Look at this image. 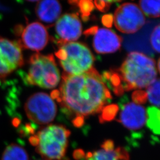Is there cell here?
I'll list each match as a JSON object with an SVG mask.
<instances>
[{
	"instance_id": "cell-1",
	"label": "cell",
	"mask_w": 160,
	"mask_h": 160,
	"mask_svg": "<svg viewBox=\"0 0 160 160\" xmlns=\"http://www.w3.org/2000/svg\"><path fill=\"white\" fill-rule=\"evenodd\" d=\"M51 96L78 127L85 118L102 110L112 99L102 76L93 67L81 74L63 73L59 88L52 92Z\"/></svg>"
},
{
	"instance_id": "cell-2",
	"label": "cell",
	"mask_w": 160,
	"mask_h": 160,
	"mask_svg": "<svg viewBox=\"0 0 160 160\" xmlns=\"http://www.w3.org/2000/svg\"><path fill=\"white\" fill-rule=\"evenodd\" d=\"M116 71L123 92L147 87L157 75L154 60L138 52L128 54L120 68Z\"/></svg>"
},
{
	"instance_id": "cell-3",
	"label": "cell",
	"mask_w": 160,
	"mask_h": 160,
	"mask_svg": "<svg viewBox=\"0 0 160 160\" xmlns=\"http://www.w3.org/2000/svg\"><path fill=\"white\" fill-rule=\"evenodd\" d=\"M70 135L65 126L53 124L33 134L29 141L45 160H61L66 154Z\"/></svg>"
},
{
	"instance_id": "cell-4",
	"label": "cell",
	"mask_w": 160,
	"mask_h": 160,
	"mask_svg": "<svg viewBox=\"0 0 160 160\" xmlns=\"http://www.w3.org/2000/svg\"><path fill=\"white\" fill-rule=\"evenodd\" d=\"M28 63V71L24 78L26 84L45 89H52L59 84L60 72L53 55L33 54Z\"/></svg>"
},
{
	"instance_id": "cell-5",
	"label": "cell",
	"mask_w": 160,
	"mask_h": 160,
	"mask_svg": "<svg viewBox=\"0 0 160 160\" xmlns=\"http://www.w3.org/2000/svg\"><path fill=\"white\" fill-rule=\"evenodd\" d=\"M65 74H84L92 68L94 58L90 49L80 42H69L58 46L55 52Z\"/></svg>"
},
{
	"instance_id": "cell-6",
	"label": "cell",
	"mask_w": 160,
	"mask_h": 160,
	"mask_svg": "<svg viewBox=\"0 0 160 160\" xmlns=\"http://www.w3.org/2000/svg\"><path fill=\"white\" fill-rule=\"evenodd\" d=\"M24 110L29 120L36 125L50 123L57 113L55 100L49 94L39 92L30 96L24 105Z\"/></svg>"
},
{
	"instance_id": "cell-7",
	"label": "cell",
	"mask_w": 160,
	"mask_h": 160,
	"mask_svg": "<svg viewBox=\"0 0 160 160\" xmlns=\"http://www.w3.org/2000/svg\"><path fill=\"white\" fill-rule=\"evenodd\" d=\"M14 32L17 37L16 42L22 49L40 51L46 47L49 40L46 27L38 22L27 24L24 26L17 25Z\"/></svg>"
},
{
	"instance_id": "cell-8",
	"label": "cell",
	"mask_w": 160,
	"mask_h": 160,
	"mask_svg": "<svg viewBox=\"0 0 160 160\" xmlns=\"http://www.w3.org/2000/svg\"><path fill=\"white\" fill-rule=\"evenodd\" d=\"M145 23V18L143 12L133 3H123L114 12L115 27L123 33H136L143 27Z\"/></svg>"
},
{
	"instance_id": "cell-9",
	"label": "cell",
	"mask_w": 160,
	"mask_h": 160,
	"mask_svg": "<svg viewBox=\"0 0 160 160\" xmlns=\"http://www.w3.org/2000/svg\"><path fill=\"white\" fill-rule=\"evenodd\" d=\"M24 63L22 49L16 41L0 38V79H4Z\"/></svg>"
},
{
	"instance_id": "cell-10",
	"label": "cell",
	"mask_w": 160,
	"mask_h": 160,
	"mask_svg": "<svg viewBox=\"0 0 160 160\" xmlns=\"http://www.w3.org/2000/svg\"><path fill=\"white\" fill-rule=\"evenodd\" d=\"M58 46L73 42L82 34V24L77 13H67L58 19L55 24Z\"/></svg>"
},
{
	"instance_id": "cell-11",
	"label": "cell",
	"mask_w": 160,
	"mask_h": 160,
	"mask_svg": "<svg viewBox=\"0 0 160 160\" xmlns=\"http://www.w3.org/2000/svg\"><path fill=\"white\" fill-rule=\"evenodd\" d=\"M86 36L93 35L92 46L98 53H111L118 51L122 44V38L114 31L108 29H98L97 26L87 29Z\"/></svg>"
},
{
	"instance_id": "cell-12",
	"label": "cell",
	"mask_w": 160,
	"mask_h": 160,
	"mask_svg": "<svg viewBox=\"0 0 160 160\" xmlns=\"http://www.w3.org/2000/svg\"><path fill=\"white\" fill-rule=\"evenodd\" d=\"M147 120V111L135 102L123 103L120 108L119 121L128 129L137 131L142 128Z\"/></svg>"
},
{
	"instance_id": "cell-13",
	"label": "cell",
	"mask_w": 160,
	"mask_h": 160,
	"mask_svg": "<svg viewBox=\"0 0 160 160\" xmlns=\"http://www.w3.org/2000/svg\"><path fill=\"white\" fill-rule=\"evenodd\" d=\"M129 155L124 148L115 147L111 140H107L101 148L86 155L85 160H128Z\"/></svg>"
},
{
	"instance_id": "cell-14",
	"label": "cell",
	"mask_w": 160,
	"mask_h": 160,
	"mask_svg": "<svg viewBox=\"0 0 160 160\" xmlns=\"http://www.w3.org/2000/svg\"><path fill=\"white\" fill-rule=\"evenodd\" d=\"M35 12L40 21L52 24L60 17L62 6L58 0H40L36 6Z\"/></svg>"
},
{
	"instance_id": "cell-15",
	"label": "cell",
	"mask_w": 160,
	"mask_h": 160,
	"mask_svg": "<svg viewBox=\"0 0 160 160\" xmlns=\"http://www.w3.org/2000/svg\"><path fill=\"white\" fill-rule=\"evenodd\" d=\"M1 160H29V155L22 146L12 143L4 151Z\"/></svg>"
},
{
	"instance_id": "cell-16",
	"label": "cell",
	"mask_w": 160,
	"mask_h": 160,
	"mask_svg": "<svg viewBox=\"0 0 160 160\" xmlns=\"http://www.w3.org/2000/svg\"><path fill=\"white\" fill-rule=\"evenodd\" d=\"M147 123L155 134H160V110L155 107H149L147 110Z\"/></svg>"
},
{
	"instance_id": "cell-17",
	"label": "cell",
	"mask_w": 160,
	"mask_h": 160,
	"mask_svg": "<svg viewBox=\"0 0 160 160\" xmlns=\"http://www.w3.org/2000/svg\"><path fill=\"white\" fill-rule=\"evenodd\" d=\"M139 6L147 16L160 17V0H140Z\"/></svg>"
},
{
	"instance_id": "cell-18",
	"label": "cell",
	"mask_w": 160,
	"mask_h": 160,
	"mask_svg": "<svg viewBox=\"0 0 160 160\" xmlns=\"http://www.w3.org/2000/svg\"><path fill=\"white\" fill-rule=\"evenodd\" d=\"M145 93L146 98L150 103L160 108V78L155 79L148 86Z\"/></svg>"
},
{
	"instance_id": "cell-19",
	"label": "cell",
	"mask_w": 160,
	"mask_h": 160,
	"mask_svg": "<svg viewBox=\"0 0 160 160\" xmlns=\"http://www.w3.org/2000/svg\"><path fill=\"white\" fill-rule=\"evenodd\" d=\"M72 6L78 8L81 17L84 21H87L92 11L94 10L92 0H68Z\"/></svg>"
},
{
	"instance_id": "cell-20",
	"label": "cell",
	"mask_w": 160,
	"mask_h": 160,
	"mask_svg": "<svg viewBox=\"0 0 160 160\" xmlns=\"http://www.w3.org/2000/svg\"><path fill=\"white\" fill-rule=\"evenodd\" d=\"M150 43L153 49L160 53V24L156 26L153 29L151 34Z\"/></svg>"
},
{
	"instance_id": "cell-21",
	"label": "cell",
	"mask_w": 160,
	"mask_h": 160,
	"mask_svg": "<svg viewBox=\"0 0 160 160\" xmlns=\"http://www.w3.org/2000/svg\"><path fill=\"white\" fill-rule=\"evenodd\" d=\"M122 0H94V4L97 9L100 12H107L112 4Z\"/></svg>"
},
{
	"instance_id": "cell-22",
	"label": "cell",
	"mask_w": 160,
	"mask_h": 160,
	"mask_svg": "<svg viewBox=\"0 0 160 160\" xmlns=\"http://www.w3.org/2000/svg\"><path fill=\"white\" fill-rule=\"evenodd\" d=\"M110 14H108V15H106L104 17H103L102 22L105 26H107L108 27L111 26L112 24V20H113V17Z\"/></svg>"
},
{
	"instance_id": "cell-23",
	"label": "cell",
	"mask_w": 160,
	"mask_h": 160,
	"mask_svg": "<svg viewBox=\"0 0 160 160\" xmlns=\"http://www.w3.org/2000/svg\"><path fill=\"white\" fill-rule=\"evenodd\" d=\"M158 69L159 72L160 73V58L158 60Z\"/></svg>"
},
{
	"instance_id": "cell-24",
	"label": "cell",
	"mask_w": 160,
	"mask_h": 160,
	"mask_svg": "<svg viewBox=\"0 0 160 160\" xmlns=\"http://www.w3.org/2000/svg\"><path fill=\"white\" fill-rule=\"evenodd\" d=\"M26 1L29 2H36V1H39L40 0H26Z\"/></svg>"
},
{
	"instance_id": "cell-25",
	"label": "cell",
	"mask_w": 160,
	"mask_h": 160,
	"mask_svg": "<svg viewBox=\"0 0 160 160\" xmlns=\"http://www.w3.org/2000/svg\"></svg>"
}]
</instances>
